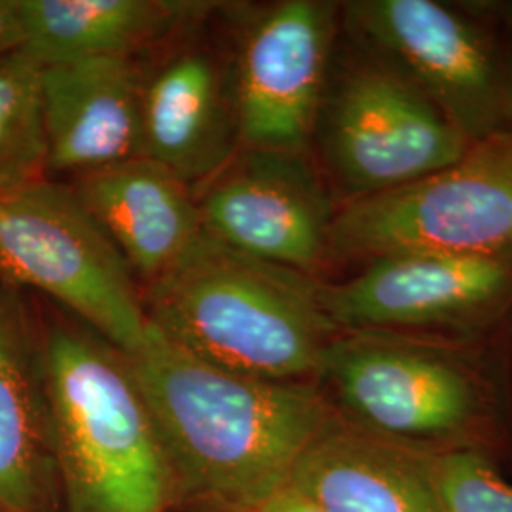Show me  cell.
I'll return each instance as SVG.
<instances>
[{
  "label": "cell",
  "instance_id": "obj_1",
  "mask_svg": "<svg viewBox=\"0 0 512 512\" xmlns=\"http://www.w3.org/2000/svg\"><path fill=\"white\" fill-rule=\"evenodd\" d=\"M156 423L175 492L217 512H253L283 492L336 420L311 382H270L211 365L148 321L126 357Z\"/></svg>",
  "mask_w": 512,
  "mask_h": 512
},
{
  "label": "cell",
  "instance_id": "obj_2",
  "mask_svg": "<svg viewBox=\"0 0 512 512\" xmlns=\"http://www.w3.org/2000/svg\"><path fill=\"white\" fill-rule=\"evenodd\" d=\"M148 321L211 365L270 382L317 380L338 334L319 283L203 232L145 296Z\"/></svg>",
  "mask_w": 512,
  "mask_h": 512
},
{
  "label": "cell",
  "instance_id": "obj_3",
  "mask_svg": "<svg viewBox=\"0 0 512 512\" xmlns=\"http://www.w3.org/2000/svg\"><path fill=\"white\" fill-rule=\"evenodd\" d=\"M44 365L67 512H167L175 480L126 355L90 334L54 329Z\"/></svg>",
  "mask_w": 512,
  "mask_h": 512
},
{
  "label": "cell",
  "instance_id": "obj_4",
  "mask_svg": "<svg viewBox=\"0 0 512 512\" xmlns=\"http://www.w3.org/2000/svg\"><path fill=\"white\" fill-rule=\"evenodd\" d=\"M512 256V141L497 135L418 181L346 202L330 256Z\"/></svg>",
  "mask_w": 512,
  "mask_h": 512
},
{
  "label": "cell",
  "instance_id": "obj_5",
  "mask_svg": "<svg viewBox=\"0 0 512 512\" xmlns=\"http://www.w3.org/2000/svg\"><path fill=\"white\" fill-rule=\"evenodd\" d=\"M317 380L340 420L427 452L471 446L486 420L475 372L452 353L384 332H338Z\"/></svg>",
  "mask_w": 512,
  "mask_h": 512
},
{
  "label": "cell",
  "instance_id": "obj_6",
  "mask_svg": "<svg viewBox=\"0 0 512 512\" xmlns=\"http://www.w3.org/2000/svg\"><path fill=\"white\" fill-rule=\"evenodd\" d=\"M0 277L52 296L126 357L145 340L139 283L69 186L42 179L0 194Z\"/></svg>",
  "mask_w": 512,
  "mask_h": 512
},
{
  "label": "cell",
  "instance_id": "obj_7",
  "mask_svg": "<svg viewBox=\"0 0 512 512\" xmlns=\"http://www.w3.org/2000/svg\"><path fill=\"white\" fill-rule=\"evenodd\" d=\"M349 27L387 67L416 86L469 139L512 128V67L456 6L435 0L344 4Z\"/></svg>",
  "mask_w": 512,
  "mask_h": 512
},
{
  "label": "cell",
  "instance_id": "obj_8",
  "mask_svg": "<svg viewBox=\"0 0 512 512\" xmlns=\"http://www.w3.org/2000/svg\"><path fill=\"white\" fill-rule=\"evenodd\" d=\"M317 131L346 202L418 181L458 162L473 145L380 59L349 69L327 90Z\"/></svg>",
  "mask_w": 512,
  "mask_h": 512
},
{
  "label": "cell",
  "instance_id": "obj_9",
  "mask_svg": "<svg viewBox=\"0 0 512 512\" xmlns=\"http://www.w3.org/2000/svg\"><path fill=\"white\" fill-rule=\"evenodd\" d=\"M194 194L203 232L243 255L311 277L330 256L336 209L306 154L239 148Z\"/></svg>",
  "mask_w": 512,
  "mask_h": 512
},
{
  "label": "cell",
  "instance_id": "obj_10",
  "mask_svg": "<svg viewBox=\"0 0 512 512\" xmlns=\"http://www.w3.org/2000/svg\"><path fill=\"white\" fill-rule=\"evenodd\" d=\"M319 302L338 332L482 329L511 306L512 256L382 258L319 285Z\"/></svg>",
  "mask_w": 512,
  "mask_h": 512
},
{
  "label": "cell",
  "instance_id": "obj_11",
  "mask_svg": "<svg viewBox=\"0 0 512 512\" xmlns=\"http://www.w3.org/2000/svg\"><path fill=\"white\" fill-rule=\"evenodd\" d=\"M336 4L285 0L256 19L234 71L239 147L306 154L327 93Z\"/></svg>",
  "mask_w": 512,
  "mask_h": 512
},
{
  "label": "cell",
  "instance_id": "obj_12",
  "mask_svg": "<svg viewBox=\"0 0 512 512\" xmlns=\"http://www.w3.org/2000/svg\"><path fill=\"white\" fill-rule=\"evenodd\" d=\"M143 156L192 190L207 183L239 148L234 76L205 46L167 57L143 82Z\"/></svg>",
  "mask_w": 512,
  "mask_h": 512
},
{
  "label": "cell",
  "instance_id": "obj_13",
  "mask_svg": "<svg viewBox=\"0 0 512 512\" xmlns=\"http://www.w3.org/2000/svg\"><path fill=\"white\" fill-rule=\"evenodd\" d=\"M48 173H86L143 156V78L131 57L42 67Z\"/></svg>",
  "mask_w": 512,
  "mask_h": 512
},
{
  "label": "cell",
  "instance_id": "obj_14",
  "mask_svg": "<svg viewBox=\"0 0 512 512\" xmlns=\"http://www.w3.org/2000/svg\"><path fill=\"white\" fill-rule=\"evenodd\" d=\"M73 190L147 289L203 236L194 190L147 156L76 177Z\"/></svg>",
  "mask_w": 512,
  "mask_h": 512
},
{
  "label": "cell",
  "instance_id": "obj_15",
  "mask_svg": "<svg viewBox=\"0 0 512 512\" xmlns=\"http://www.w3.org/2000/svg\"><path fill=\"white\" fill-rule=\"evenodd\" d=\"M319 512H440L433 452L378 439L336 416L289 486Z\"/></svg>",
  "mask_w": 512,
  "mask_h": 512
},
{
  "label": "cell",
  "instance_id": "obj_16",
  "mask_svg": "<svg viewBox=\"0 0 512 512\" xmlns=\"http://www.w3.org/2000/svg\"><path fill=\"white\" fill-rule=\"evenodd\" d=\"M209 4L173 0H19L40 67L95 57H131L198 18Z\"/></svg>",
  "mask_w": 512,
  "mask_h": 512
},
{
  "label": "cell",
  "instance_id": "obj_17",
  "mask_svg": "<svg viewBox=\"0 0 512 512\" xmlns=\"http://www.w3.org/2000/svg\"><path fill=\"white\" fill-rule=\"evenodd\" d=\"M48 452L42 410L0 306V512H42Z\"/></svg>",
  "mask_w": 512,
  "mask_h": 512
},
{
  "label": "cell",
  "instance_id": "obj_18",
  "mask_svg": "<svg viewBox=\"0 0 512 512\" xmlns=\"http://www.w3.org/2000/svg\"><path fill=\"white\" fill-rule=\"evenodd\" d=\"M42 67L25 52L0 59V194L46 179Z\"/></svg>",
  "mask_w": 512,
  "mask_h": 512
},
{
  "label": "cell",
  "instance_id": "obj_19",
  "mask_svg": "<svg viewBox=\"0 0 512 512\" xmlns=\"http://www.w3.org/2000/svg\"><path fill=\"white\" fill-rule=\"evenodd\" d=\"M440 512H512V484L473 446L433 452Z\"/></svg>",
  "mask_w": 512,
  "mask_h": 512
},
{
  "label": "cell",
  "instance_id": "obj_20",
  "mask_svg": "<svg viewBox=\"0 0 512 512\" xmlns=\"http://www.w3.org/2000/svg\"><path fill=\"white\" fill-rule=\"evenodd\" d=\"M27 42L19 0H0V59L23 52Z\"/></svg>",
  "mask_w": 512,
  "mask_h": 512
},
{
  "label": "cell",
  "instance_id": "obj_21",
  "mask_svg": "<svg viewBox=\"0 0 512 512\" xmlns=\"http://www.w3.org/2000/svg\"><path fill=\"white\" fill-rule=\"evenodd\" d=\"M253 512H319L311 507L308 501H304L298 494H294L291 488H285L283 492L268 499L264 505H260Z\"/></svg>",
  "mask_w": 512,
  "mask_h": 512
},
{
  "label": "cell",
  "instance_id": "obj_22",
  "mask_svg": "<svg viewBox=\"0 0 512 512\" xmlns=\"http://www.w3.org/2000/svg\"><path fill=\"white\" fill-rule=\"evenodd\" d=\"M507 18H509L512 27V4H507Z\"/></svg>",
  "mask_w": 512,
  "mask_h": 512
},
{
  "label": "cell",
  "instance_id": "obj_23",
  "mask_svg": "<svg viewBox=\"0 0 512 512\" xmlns=\"http://www.w3.org/2000/svg\"><path fill=\"white\" fill-rule=\"evenodd\" d=\"M507 137H509V139H511V141H512V128L509 129V133H507Z\"/></svg>",
  "mask_w": 512,
  "mask_h": 512
}]
</instances>
